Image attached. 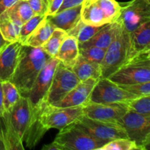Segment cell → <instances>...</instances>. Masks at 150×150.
<instances>
[{
  "mask_svg": "<svg viewBox=\"0 0 150 150\" xmlns=\"http://www.w3.org/2000/svg\"><path fill=\"white\" fill-rule=\"evenodd\" d=\"M51 57L42 47L23 45L18 64L10 80L21 96L26 97L39 73Z\"/></svg>",
  "mask_w": 150,
  "mask_h": 150,
  "instance_id": "1",
  "label": "cell"
},
{
  "mask_svg": "<svg viewBox=\"0 0 150 150\" xmlns=\"http://www.w3.org/2000/svg\"><path fill=\"white\" fill-rule=\"evenodd\" d=\"M129 45V32L117 19L113 39L105 49V56L100 64L101 78H108L126 62Z\"/></svg>",
  "mask_w": 150,
  "mask_h": 150,
  "instance_id": "2",
  "label": "cell"
},
{
  "mask_svg": "<svg viewBox=\"0 0 150 150\" xmlns=\"http://www.w3.org/2000/svg\"><path fill=\"white\" fill-rule=\"evenodd\" d=\"M54 142L64 150H99L108 142L92 136L77 121L61 129Z\"/></svg>",
  "mask_w": 150,
  "mask_h": 150,
  "instance_id": "3",
  "label": "cell"
},
{
  "mask_svg": "<svg viewBox=\"0 0 150 150\" xmlns=\"http://www.w3.org/2000/svg\"><path fill=\"white\" fill-rule=\"evenodd\" d=\"M59 62V60L56 57L48 59L26 95L34 115L38 119H40L41 114L47 105V95L52 82L54 71Z\"/></svg>",
  "mask_w": 150,
  "mask_h": 150,
  "instance_id": "4",
  "label": "cell"
},
{
  "mask_svg": "<svg viewBox=\"0 0 150 150\" xmlns=\"http://www.w3.org/2000/svg\"><path fill=\"white\" fill-rule=\"evenodd\" d=\"M117 84H131L150 81V51L126 62L108 78Z\"/></svg>",
  "mask_w": 150,
  "mask_h": 150,
  "instance_id": "5",
  "label": "cell"
},
{
  "mask_svg": "<svg viewBox=\"0 0 150 150\" xmlns=\"http://www.w3.org/2000/svg\"><path fill=\"white\" fill-rule=\"evenodd\" d=\"M122 126L127 139L133 141L139 149H146L150 144V116L128 110L122 118Z\"/></svg>",
  "mask_w": 150,
  "mask_h": 150,
  "instance_id": "6",
  "label": "cell"
},
{
  "mask_svg": "<svg viewBox=\"0 0 150 150\" xmlns=\"http://www.w3.org/2000/svg\"><path fill=\"white\" fill-rule=\"evenodd\" d=\"M137 97L140 96L124 90L117 83L108 78H100L95 83L87 103L103 104L125 103L130 100Z\"/></svg>",
  "mask_w": 150,
  "mask_h": 150,
  "instance_id": "7",
  "label": "cell"
},
{
  "mask_svg": "<svg viewBox=\"0 0 150 150\" xmlns=\"http://www.w3.org/2000/svg\"><path fill=\"white\" fill-rule=\"evenodd\" d=\"M80 82L81 81L71 69L66 67L59 61L54 71L47 95V105H53L57 103Z\"/></svg>",
  "mask_w": 150,
  "mask_h": 150,
  "instance_id": "8",
  "label": "cell"
},
{
  "mask_svg": "<svg viewBox=\"0 0 150 150\" xmlns=\"http://www.w3.org/2000/svg\"><path fill=\"white\" fill-rule=\"evenodd\" d=\"M83 116V106L59 108L47 105L40 116L41 123L47 130L51 128H64L71 123L78 121Z\"/></svg>",
  "mask_w": 150,
  "mask_h": 150,
  "instance_id": "9",
  "label": "cell"
},
{
  "mask_svg": "<svg viewBox=\"0 0 150 150\" xmlns=\"http://www.w3.org/2000/svg\"><path fill=\"white\" fill-rule=\"evenodd\" d=\"M120 21L129 33L145 22L150 21V3L144 0H132L125 3H120Z\"/></svg>",
  "mask_w": 150,
  "mask_h": 150,
  "instance_id": "10",
  "label": "cell"
},
{
  "mask_svg": "<svg viewBox=\"0 0 150 150\" xmlns=\"http://www.w3.org/2000/svg\"><path fill=\"white\" fill-rule=\"evenodd\" d=\"M125 103L103 104L87 103L83 105V116L91 120L122 125V118L128 111Z\"/></svg>",
  "mask_w": 150,
  "mask_h": 150,
  "instance_id": "11",
  "label": "cell"
},
{
  "mask_svg": "<svg viewBox=\"0 0 150 150\" xmlns=\"http://www.w3.org/2000/svg\"><path fill=\"white\" fill-rule=\"evenodd\" d=\"M77 122L92 136L101 140L110 142L114 139L127 138L125 130L120 125L91 120L84 116Z\"/></svg>",
  "mask_w": 150,
  "mask_h": 150,
  "instance_id": "12",
  "label": "cell"
},
{
  "mask_svg": "<svg viewBox=\"0 0 150 150\" xmlns=\"http://www.w3.org/2000/svg\"><path fill=\"white\" fill-rule=\"evenodd\" d=\"M23 44L14 41L6 44L0 51V82L10 81L18 64Z\"/></svg>",
  "mask_w": 150,
  "mask_h": 150,
  "instance_id": "13",
  "label": "cell"
},
{
  "mask_svg": "<svg viewBox=\"0 0 150 150\" xmlns=\"http://www.w3.org/2000/svg\"><path fill=\"white\" fill-rule=\"evenodd\" d=\"M98 80L89 79L81 81L59 102L53 105L59 108L83 106L87 103L89 96Z\"/></svg>",
  "mask_w": 150,
  "mask_h": 150,
  "instance_id": "14",
  "label": "cell"
},
{
  "mask_svg": "<svg viewBox=\"0 0 150 150\" xmlns=\"http://www.w3.org/2000/svg\"><path fill=\"white\" fill-rule=\"evenodd\" d=\"M130 45L127 61L143 53L150 51V21L129 33Z\"/></svg>",
  "mask_w": 150,
  "mask_h": 150,
  "instance_id": "15",
  "label": "cell"
},
{
  "mask_svg": "<svg viewBox=\"0 0 150 150\" xmlns=\"http://www.w3.org/2000/svg\"><path fill=\"white\" fill-rule=\"evenodd\" d=\"M81 20L94 26H103L111 23L105 12L95 0H84L81 11Z\"/></svg>",
  "mask_w": 150,
  "mask_h": 150,
  "instance_id": "16",
  "label": "cell"
},
{
  "mask_svg": "<svg viewBox=\"0 0 150 150\" xmlns=\"http://www.w3.org/2000/svg\"><path fill=\"white\" fill-rule=\"evenodd\" d=\"M82 4L71 8L65 9L51 16H46L56 28H59L67 32L81 19Z\"/></svg>",
  "mask_w": 150,
  "mask_h": 150,
  "instance_id": "17",
  "label": "cell"
},
{
  "mask_svg": "<svg viewBox=\"0 0 150 150\" xmlns=\"http://www.w3.org/2000/svg\"><path fill=\"white\" fill-rule=\"evenodd\" d=\"M79 56V42L74 37L67 35L63 40L62 43L56 55L64 65L71 69Z\"/></svg>",
  "mask_w": 150,
  "mask_h": 150,
  "instance_id": "18",
  "label": "cell"
},
{
  "mask_svg": "<svg viewBox=\"0 0 150 150\" xmlns=\"http://www.w3.org/2000/svg\"><path fill=\"white\" fill-rule=\"evenodd\" d=\"M55 29V26L45 17L26 38L23 45L34 48L42 47L51 37Z\"/></svg>",
  "mask_w": 150,
  "mask_h": 150,
  "instance_id": "19",
  "label": "cell"
},
{
  "mask_svg": "<svg viewBox=\"0 0 150 150\" xmlns=\"http://www.w3.org/2000/svg\"><path fill=\"white\" fill-rule=\"evenodd\" d=\"M71 70L81 81L89 79L99 80L101 78L100 65L91 62L80 55L71 67Z\"/></svg>",
  "mask_w": 150,
  "mask_h": 150,
  "instance_id": "20",
  "label": "cell"
},
{
  "mask_svg": "<svg viewBox=\"0 0 150 150\" xmlns=\"http://www.w3.org/2000/svg\"><path fill=\"white\" fill-rule=\"evenodd\" d=\"M116 21L111 23L104 25L93 37L89 40L83 43L79 44V48H86V47L95 46L98 48L106 49L109 46L113 39L114 29H115Z\"/></svg>",
  "mask_w": 150,
  "mask_h": 150,
  "instance_id": "21",
  "label": "cell"
},
{
  "mask_svg": "<svg viewBox=\"0 0 150 150\" xmlns=\"http://www.w3.org/2000/svg\"><path fill=\"white\" fill-rule=\"evenodd\" d=\"M6 12L9 17L20 26L35 16L27 0H18Z\"/></svg>",
  "mask_w": 150,
  "mask_h": 150,
  "instance_id": "22",
  "label": "cell"
},
{
  "mask_svg": "<svg viewBox=\"0 0 150 150\" xmlns=\"http://www.w3.org/2000/svg\"><path fill=\"white\" fill-rule=\"evenodd\" d=\"M21 26L15 23L7 15V12L0 15V32L3 38L9 42L18 41Z\"/></svg>",
  "mask_w": 150,
  "mask_h": 150,
  "instance_id": "23",
  "label": "cell"
},
{
  "mask_svg": "<svg viewBox=\"0 0 150 150\" xmlns=\"http://www.w3.org/2000/svg\"><path fill=\"white\" fill-rule=\"evenodd\" d=\"M103 26H91V25L84 23L80 19L79 22L70 31L67 32V34L69 36L74 37L75 38H76L79 44H81L89 40Z\"/></svg>",
  "mask_w": 150,
  "mask_h": 150,
  "instance_id": "24",
  "label": "cell"
},
{
  "mask_svg": "<svg viewBox=\"0 0 150 150\" xmlns=\"http://www.w3.org/2000/svg\"><path fill=\"white\" fill-rule=\"evenodd\" d=\"M3 95V106L4 111H10L13 105L19 100L21 95L16 86L10 81L1 82Z\"/></svg>",
  "mask_w": 150,
  "mask_h": 150,
  "instance_id": "25",
  "label": "cell"
},
{
  "mask_svg": "<svg viewBox=\"0 0 150 150\" xmlns=\"http://www.w3.org/2000/svg\"><path fill=\"white\" fill-rule=\"evenodd\" d=\"M67 36V34L65 31L56 28L48 40L42 45V49L50 57H55L59 49L60 45Z\"/></svg>",
  "mask_w": 150,
  "mask_h": 150,
  "instance_id": "26",
  "label": "cell"
},
{
  "mask_svg": "<svg viewBox=\"0 0 150 150\" xmlns=\"http://www.w3.org/2000/svg\"><path fill=\"white\" fill-rule=\"evenodd\" d=\"M129 110L145 116H150V95L137 97L125 103Z\"/></svg>",
  "mask_w": 150,
  "mask_h": 150,
  "instance_id": "27",
  "label": "cell"
},
{
  "mask_svg": "<svg viewBox=\"0 0 150 150\" xmlns=\"http://www.w3.org/2000/svg\"><path fill=\"white\" fill-rule=\"evenodd\" d=\"M105 49L95 46L79 48V55L85 59L100 65L105 56Z\"/></svg>",
  "mask_w": 150,
  "mask_h": 150,
  "instance_id": "28",
  "label": "cell"
},
{
  "mask_svg": "<svg viewBox=\"0 0 150 150\" xmlns=\"http://www.w3.org/2000/svg\"><path fill=\"white\" fill-rule=\"evenodd\" d=\"M46 16H42V15H35L30 19H29L27 21L23 23V25L21 27L18 41H19V42H21L23 44L24 41L26 40V38L33 32L34 29L38 26V24Z\"/></svg>",
  "mask_w": 150,
  "mask_h": 150,
  "instance_id": "29",
  "label": "cell"
},
{
  "mask_svg": "<svg viewBox=\"0 0 150 150\" xmlns=\"http://www.w3.org/2000/svg\"><path fill=\"white\" fill-rule=\"evenodd\" d=\"M139 149L136 144L127 138L125 139H117L110 141L99 150H133Z\"/></svg>",
  "mask_w": 150,
  "mask_h": 150,
  "instance_id": "30",
  "label": "cell"
},
{
  "mask_svg": "<svg viewBox=\"0 0 150 150\" xmlns=\"http://www.w3.org/2000/svg\"><path fill=\"white\" fill-rule=\"evenodd\" d=\"M122 89L137 96L150 95V81L131 84H118Z\"/></svg>",
  "mask_w": 150,
  "mask_h": 150,
  "instance_id": "31",
  "label": "cell"
},
{
  "mask_svg": "<svg viewBox=\"0 0 150 150\" xmlns=\"http://www.w3.org/2000/svg\"><path fill=\"white\" fill-rule=\"evenodd\" d=\"M27 1L34 15H46L48 8V0H27Z\"/></svg>",
  "mask_w": 150,
  "mask_h": 150,
  "instance_id": "32",
  "label": "cell"
},
{
  "mask_svg": "<svg viewBox=\"0 0 150 150\" xmlns=\"http://www.w3.org/2000/svg\"><path fill=\"white\" fill-rule=\"evenodd\" d=\"M48 8L45 16H51L56 14L61 7L63 0H48Z\"/></svg>",
  "mask_w": 150,
  "mask_h": 150,
  "instance_id": "33",
  "label": "cell"
},
{
  "mask_svg": "<svg viewBox=\"0 0 150 150\" xmlns=\"http://www.w3.org/2000/svg\"><path fill=\"white\" fill-rule=\"evenodd\" d=\"M83 1L84 0H63L62 4L61 7L59 9L57 13H59V12L65 10V9L71 8V7H74L78 5H80V4H82Z\"/></svg>",
  "mask_w": 150,
  "mask_h": 150,
  "instance_id": "34",
  "label": "cell"
},
{
  "mask_svg": "<svg viewBox=\"0 0 150 150\" xmlns=\"http://www.w3.org/2000/svg\"><path fill=\"white\" fill-rule=\"evenodd\" d=\"M18 0H0V15L8 10Z\"/></svg>",
  "mask_w": 150,
  "mask_h": 150,
  "instance_id": "35",
  "label": "cell"
},
{
  "mask_svg": "<svg viewBox=\"0 0 150 150\" xmlns=\"http://www.w3.org/2000/svg\"><path fill=\"white\" fill-rule=\"evenodd\" d=\"M42 150H64V148L55 142H53L51 144H49L44 145L42 147Z\"/></svg>",
  "mask_w": 150,
  "mask_h": 150,
  "instance_id": "36",
  "label": "cell"
},
{
  "mask_svg": "<svg viewBox=\"0 0 150 150\" xmlns=\"http://www.w3.org/2000/svg\"><path fill=\"white\" fill-rule=\"evenodd\" d=\"M4 109L3 106V95L2 89H1V82H0V117H2L4 114Z\"/></svg>",
  "mask_w": 150,
  "mask_h": 150,
  "instance_id": "37",
  "label": "cell"
},
{
  "mask_svg": "<svg viewBox=\"0 0 150 150\" xmlns=\"http://www.w3.org/2000/svg\"><path fill=\"white\" fill-rule=\"evenodd\" d=\"M8 42H7V41H6L4 39L2 35H1V32H0V51H1V48H2L3 47L6 45V44L8 43Z\"/></svg>",
  "mask_w": 150,
  "mask_h": 150,
  "instance_id": "38",
  "label": "cell"
},
{
  "mask_svg": "<svg viewBox=\"0 0 150 150\" xmlns=\"http://www.w3.org/2000/svg\"><path fill=\"white\" fill-rule=\"evenodd\" d=\"M144 1H146V2H149V3H150V0H144Z\"/></svg>",
  "mask_w": 150,
  "mask_h": 150,
  "instance_id": "39",
  "label": "cell"
}]
</instances>
